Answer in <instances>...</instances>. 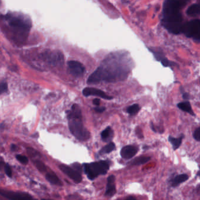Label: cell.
<instances>
[{"mask_svg":"<svg viewBox=\"0 0 200 200\" xmlns=\"http://www.w3.org/2000/svg\"><path fill=\"white\" fill-rule=\"evenodd\" d=\"M186 4L184 0H166L163 4V25L182 23L180 9Z\"/></svg>","mask_w":200,"mask_h":200,"instance_id":"cell-1","label":"cell"},{"mask_svg":"<svg viewBox=\"0 0 200 200\" xmlns=\"http://www.w3.org/2000/svg\"><path fill=\"white\" fill-rule=\"evenodd\" d=\"M68 127L71 133L77 139L80 141H86L90 137V133L84 127L81 118L68 117Z\"/></svg>","mask_w":200,"mask_h":200,"instance_id":"cell-2","label":"cell"},{"mask_svg":"<svg viewBox=\"0 0 200 200\" xmlns=\"http://www.w3.org/2000/svg\"><path fill=\"white\" fill-rule=\"evenodd\" d=\"M85 174L89 180H94L100 175H105L109 169V164L105 161L93 162L84 165Z\"/></svg>","mask_w":200,"mask_h":200,"instance_id":"cell-3","label":"cell"},{"mask_svg":"<svg viewBox=\"0 0 200 200\" xmlns=\"http://www.w3.org/2000/svg\"><path fill=\"white\" fill-rule=\"evenodd\" d=\"M182 33L188 38L200 42V19H194L184 24Z\"/></svg>","mask_w":200,"mask_h":200,"instance_id":"cell-4","label":"cell"},{"mask_svg":"<svg viewBox=\"0 0 200 200\" xmlns=\"http://www.w3.org/2000/svg\"><path fill=\"white\" fill-rule=\"evenodd\" d=\"M0 194L9 200H36L33 197L22 192H15L0 189Z\"/></svg>","mask_w":200,"mask_h":200,"instance_id":"cell-5","label":"cell"},{"mask_svg":"<svg viewBox=\"0 0 200 200\" xmlns=\"http://www.w3.org/2000/svg\"><path fill=\"white\" fill-rule=\"evenodd\" d=\"M60 170L62 171L64 174L68 176L71 179H72L76 183H80L82 180V177L79 172L76 170H74L72 168L64 165H62L59 166Z\"/></svg>","mask_w":200,"mask_h":200,"instance_id":"cell-6","label":"cell"},{"mask_svg":"<svg viewBox=\"0 0 200 200\" xmlns=\"http://www.w3.org/2000/svg\"><path fill=\"white\" fill-rule=\"evenodd\" d=\"M68 67L69 72L74 76H81L85 70L84 67L81 63L74 60L68 62Z\"/></svg>","mask_w":200,"mask_h":200,"instance_id":"cell-7","label":"cell"},{"mask_svg":"<svg viewBox=\"0 0 200 200\" xmlns=\"http://www.w3.org/2000/svg\"><path fill=\"white\" fill-rule=\"evenodd\" d=\"M83 94L85 97H89L90 95L93 96H98L101 98L106 99V100H111L112 97L110 96L106 95L104 92H103L101 89L91 88V87H87L83 89Z\"/></svg>","mask_w":200,"mask_h":200,"instance_id":"cell-8","label":"cell"},{"mask_svg":"<svg viewBox=\"0 0 200 200\" xmlns=\"http://www.w3.org/2000/svg\"><path fill=\"white\" fill-rule=\"evenodd\" d=\"M138 149L134 146H126L121 151V155L122 158L125 159H129L133 158L138 152Z\"/></svg>","mask_w":200,"mask_h":200,"instance_id":"cell-9","label":"cell"},{"mask_svg":"<svg viewBox=\"0 0 200 200\" xmlns=\"http://www.w3.org/2000/svg\"><path fill=\"white\" fill-rule=\"evenodd\" d=\"M102 80H104L102 68L101 67H100L89 76L87 80V83L89 84H96Z\"/></svg>","mask_w":200,"mask_h":200,"instance_id":"cell-10","label":"cell"},{"mask_svg":"<svg viewBox=\"0 0 200 200\" xmlns=\"http://www.w3.org/2000/svg\"><path fill=\"white\" fill-rule=\"evenodd\" d=\"M115 176L111 175L108 177L107 180L105 196L111 197L115 193Z\"/></svg>","mask_w":200,"mask_h":200,"instance_id":"cell-11","label":"cell"},{"mask_svg":"<svg viewBox=\"0 0 200 200\" xmlns=\"http://www.w3.org/2000/svg\"><path fill=\"white\" fill-rule=\"evenodd\" d=\"M187 14L190 17H196L200 15V6L198 4L192 5L187 11Z\"/></svg>","mask_w":200,"mask_h":200,"instance_id":"cell-12","label":"cell"},{"mask_svg":"<svg viewBox=\"0 0 200 200\" xmlns=\"http://www.w3.org/2000/svg\"><path fill=\"white\" fill-rule=\"evenodd\" d=\"M46 179L49 182L56 186H62V183L57 176L54 173H47Z\"/></svg>","mask_w":200,"mask_h":200,"instance_id":"cell-13","label":"cell"},{"mask_svg":"<svg viewBox=\"0 0 200 200\" xmlns=\"http://www.w3.org/2000/svg\"><path fill=\"white\" fill-rule=\"evenodd\" d=\"M177 106L179 107L181 110L188 112V113H189L191 115H194V114L192 110L190 103L188 101L179 103L177 104Z\"/></svg>","mask_w":200,"mask_h":200,"instance_id":"cell-14","label":"cell"},{"mask_svg":"<svg viewBox=\"0 0 200 200\" xmlns=\"http://www.w3.org/2000/svg\"><path fill=\"white\" fill-rule=\"evenodd\" d=\"M183 138V136H180L179 138H175L171 136L169 137V141L173 146L174 150H176L179 148L181 144Z\"/></svg>","mask_w":200,"mask_h":200,"instance_id":"cell-15","label":"cell"},{"mask_svg":"<svg viewBox=\"0 0 200 200\" xmlns=\"http://www.w3.org/2000/svg\"><path fill=\"white\" fill-rule=\"evenodd\" d=\"M188 179V176L186 174L183 175H180L177 176H176L173 180L172 181V186L173 187H176L178 186L179 184L184 182Z\"/></svg>","mask_w":200,"mask_h":200,"instance_id":"cell-16","label":"cell"},{"mask_svg":"<svg viewBox=\"0 0 200 200\" xmlns=\"http://www.w3.org/2000/svg\"><path fill=\"white\" fill-rule=\"evenodd\" d=\"M150 158L146 156H141L139 158H136L132 162L133 165H140L142 164H145L146 163L149 162Z\"/></svg>","mask_w":200,"mask_h":200,"instance_id":"cell-17","label":"cell"},{"mask_svg":"<svg viewBox=\"0 0 200 200\" xmlns=\"http://www.w3.org/2000/svg\"><path fill=\"white\" fill-rule=\"evenodd\" d=\"M112 133V131L111 130V128L108 127L101 133V136L102 140L104 141H108L110 139V138L111 137Z\"/></svg>","mask_w":200,"mask_h":200,"instance_id":"cell-18","label":"cell"},{"mask_svg":"<svg viewBox=\"0 0 200 200\" xmlns=\"http://www.w3.org/2000/svg\"><path fill=\"white\" fill-rule=\"evenodd\" d=\"M115 149V144L114 143H110L109 144L104 146L100 151V154H106L111 152L114 149Z\"/></svg>","mask_w":200,"mask_h":200,"instance_id":"cell-19","label":"cell"},{"mask_svg":"<svg viewBox=\"0 0 200 200\" xmlns=\"http://www.w3.org/2000/svg\"><path fill=\"white\" fill-rule=\"evenodd\" d=\"M140 110V107L139 106L138 104H133L131 106L128 107V113L131 115H136V114Z\"/></svg>","mask_w":200,"mask_h":200,"instance_id":"cell-20","label":"cell"},{"mask_svg":"<svg viewBox=\"0 0 200 200\" xmlns=\"http://www.w3.org/2000/svg\"><path fill=\"white\" fill-rule=\"evenodd\" d=\"M35 165L36 167H37V169L41 172H45L46 170V167L45 165V164L41 161L36 160L35 162Z\"/></svg>","mask_w":200,"mask_h":200,"instance_id":"cell-21","label":"cell"},{"mask_svg":"<svg viewBox=\"0 0 200 200\" xmlns=\"http://www.w3.org/2000/svg\"><path fill=\"white\" fill-rule=\"evenodd\" d=\"M161 63H162V65L165 67H173V66H175L176 65L175 63L167 59L166 57H165L164 59H163L161 60Z\"/></svg>","mask_w":200,"mask_h":200,"instance_id":"cell-22","label":"cell"},{"mask_svg":"<svg viewBox=\"0 0 200 200\" xmlns=\"http://www.w3.org/2000/svg\"><path fill=\"white\" fill-rule=\"evenodd\" d=\"M16 158L18 160L23 163V164H26L28 162V159L25 156H22V155H17Z\"/></svg>","mask_w":200,"mask_h":200,"instance_id":"cell-23","label":"cell"},{"mask_svg":"<svg viewBox=\"0 0 200 200\" xmlns=\"http://www.w3.org/2000/svg\"><path fill=\"white\" fill-rule=\"evenodd\" d=\"M193 136L196 141H200V127L197 128L194 131Z\"/></svg>","mask_w":200,"mask_h":200,"instance_id":"cell-24","label":"cell"},{"mask_svg":"<svg viewBox=\"0 0 200 200\" xmlns=\"http://www.w3.org/2000/svg\"><path fill=\"white\" fill-rule=\"evenodd\" d=\"M5 170L6 174L9 177H12V170H11L10 166L8 165H6L5 166Z\"/></svg>","mask_w":200,"mask_h":200,"instance_id":"cell-25","label":"cell"},{"mask_svg":"<svg viewBox=\"0 0 200 200\" xmlns=\"http://www.w3.org/2000/svg\"><path fill=\"white\" fill-rule=\"evenodd\" d=\"M8 89V86L6 83H1L0 84V94L5 92Z\"/></svg>","mask_w":200,"mask_h":200,"instance_id":"cell-26","label":"cell"},{"mask_svg":"<svg viewBox=\"0 0 200 200\" xmlns=\"http://www.w3.org/2000/svg\"><path fill=\"white\" fill-rule=\"evenodd\" d=\"M94 110H95V111H97V112H99V113H101V112H103L105 110V107H103V106H99V107H96V108H94Z\"/></svg>","mask_w":200,"mask_h":200,"instance_id":"cell-27","label":"cell"},{"mask_svg":"<svg viewBox=\"0 0 200 200\" xmlns=\"http://www.w3.org/2000/svg\"><path fill=\"white\" fill-rule=\"evenodd\" d=\"M93 104L95 105H99L100 104V100L98 98H95L93 100Z\"/></svg>","mask_w":200,"mask_h":200,"instance_id":"cell-28","label":"cell"},{"mask_svg":"<svg viewBox=\"0 0 200 200\" xmlns=\"http://www.w3.org/2000/svg\"><path fill=\"white\" fill-rule=\"evenodd\" d=\"M183 99L186 100H188L189 98H190V95L189 94L187 93H185L183 94Z\"/></svg>","mask_w":200,"mask_h":200,"instance_id":"cell-29","label":"cell"},{"mask_svg":"<svg viewBox=\"0 0 200 200\" xmlns=\"http://www.w3.org/2000/svg\"><path fill=\"white\" fill-rule=\"evenodd\" d=\"M126 200H136L135 198H133V197H128L127 198Z\"/></svg>","mask_w":200,"mask_h":200,"instance_id":"cell-30","label":"cell"},{"mask_svg":"<svg viewBox=\"0 0 200 200\" xmlns=\"http://www.w3.org/2000/svg\"><path fill=\"white\" fill-rule=\"evenodd\" d=\"M4 163H3V162H0V170L1 169V168L3 167H4Z\"/></svg>","mask_w":200,"mask_h":200,"instance_id":"cell-31","label":"cell"},{"mask_svg":"<svg viewBox=\"0 0 200 200\" xmlns=\"http://www.w3.org/2000/svg\"><path fill=\"white\" fill-rule=\"evenodd\" d=\"M15 148H16V146H15V145H12V147H11V149H12V150H15Z\"/></svg>","mask_w":200,"mask_h":200,"instance_id":"cell-32","label":"cell"},{"mask_svg":"<svg viewBox=\"0 0 200 200\" xmlns=\"http://www.w3.org/2000/svg\"><path fill=\"white\" fill-rule=\"evenodd\" d=\"M197 176H200V170L197 173Z\"/></svg>","mask_w":200,"mask_h":200,"instance_id":"cell-33","label":"cell"},{"mask_svg":"<svg viewBox=\"0 0 200 200\" xmlns=\"http://www.w3.org/2000/svg\"><path fill=\"white\" fill-rule=\"evenodd\" d=\"M200 185L199 186V187H198V191H200Z\"/></svg>","mask_w":200,"mask_h":200,"instance_id":"cell-34","label":"cell"},{"mask_svg":"<svg viewBox=\"0 0 200 200\" xmlns=\"http://www.w3.org/2000/svg\"><path fill=\"white\" fill-rule=\"evenodd\" d=\"M198 4L200 5V0H198Z\"/></svg>","mask_w":200,"mask_h":200,"instance_id":"cell-35","label":"cell"},{"mask_svg":"<svg viewBox=\"0 0 200 200\" xmlns=\"http://www.w3.org/2000/svg\"></svg>","mask_w":200,"mask_h":200,"instance_id":"cell-36","label":"cell"},{"mask_svg":"<svg viewBox=\"0 0 200 200\" xmlns=\"http://www.w3.org/2000/svg\"><path fill=\"white\" fill-rule=\"evenodd\" d=\"M184 1H185V0H184Z\"/></svg>","mask_w":200,"mask_h":200,"instance_id":"cell-37","label":"cell"}]
</instances>
